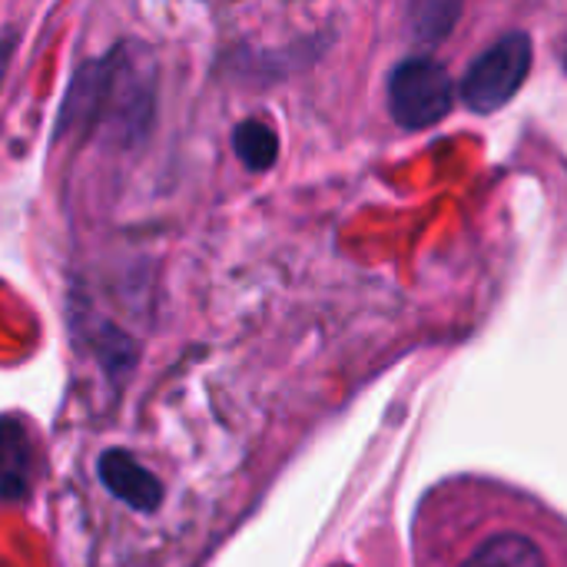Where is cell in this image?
<instances>
[{
    "mask_svg": "<svg viewBox=\"0 0 567 567\" xmlns=\"http://www.w3.org/2000/svg\"><path fill=\"white\" fill-rule=\"evenodd\" d=\"M156 103V70L146 50L133 43L113 47L106 56L86 60L63 96L56 136L106 130V136L133 146L146 136Z\"/></svg>",
    "mask_w": 567,
    "mask_h": 567,
    "instance_id": "obj_2",
    "label": "cell"
},
{
    "mask_svg": "<svg viewBox=\"0 0 567 567\" xmlns=\"http://www.w3.org/2000/svg\"><path fill=\"white\" fill-rule=\"evenodd\" d=\"M462 10H465V0H412L409 33L425 47H439L458 27Z\"/></svg>",
    "mask_w": 567,
    "mask_h": 567,
    "instance_id": "obj_5",
    "label": "cell"
},
{
    "mask_svg": "<svg viewBox=\"0 0 567 567\" xmlns=\"http://www.w3.org/2000/svg\"><path fill=\"white\" fill-rule=\"evenodd\" d=\"M535 63V43L525 30H512L498 37L488 50H482L465 70L458 93L468 110L488 116L505 110L525 86Z\"/></svg>",
    "mask_w": 567,
    "mask_h": 567,
    "instance_id": "obj_3",
    "label": "cell"
},
{
    "mask_svg": "<svg viewBox=\"0 0 567 567\" xmlns=\"http://www.w3.org/2000/svg\"><path fill=\"white\" fill-rule=\"evenodd\" d=\"M412 558L415 567H567V518L518 485L455 475L422 498Z\"/></svg>",
    "mask_w": 567,
    "mask_h": 567,
    "instance_id": "obj_1",
    "label": "cell"
},
{
    "mask_svg": "<svg viewBox=\"0 0 567 567\" xmlns=\"http://www.w3.org/2000/svg\"><path fill=\"white\" fill-rule=\"evenodd\" d=\"M455 96H462V93H458L452 73L425 53L405 56L389 73V86H385L389 113L409 133L442 123L452 113Z\"/></svg>",
    "mask_w": 567,
    "mask_h": 567,
    "instance_id": "obj_4",
    "label": "cell"
},
{
    "mask_svg": "<svg viewBox=\"0 0 567 567\" xmlns=\"http://www.w3.org/2000/svg\"><path fill=\"white\" fill-rule=\"evenodd\" d=\"M565 70H567V53H565Z\"/></svg>",
    "mask_w": 567,
    "mask_h": 567,
    "instance_id": "obj_7",
    "label": "cell"
},
{
    "mask_svg": "<svg viewBox=\"0 0 567 567\" xmlns=\"http://www.w3.org/2000/svg\"><path fill=\"white\" fill-rule=\"evenodd\" d=\"M233 150L249 173H266L279 159V133L266 120H243L233 130Z\"/></svg>",
    "mask_w": 567,
    "mask_h": 567,
    "instance_id": "obj_6",
    "label": "cell"
}]
</instances>
